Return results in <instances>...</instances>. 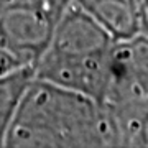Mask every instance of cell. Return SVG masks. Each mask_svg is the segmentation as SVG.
Returning <instances> with one entry per match:
<instances>
[{
	"label": "cell",
	"instance_id": "7",
	"mask_svg": "<svg viewBox=\"0 0 148 148\" xmlns=\"http://www.w3.org/2000/svg\"><path fill=\"white\" fill-rule=\"evenodd\" d=\"M120 45L133 89L148 101V38L137 35L132 40L120 41Z\"/></svg>",
	"mask_w": 148,
	"mask_h": 148
},
{
	"label": "cell",
	"instance_id": "5",
	"mask_svg": "<svg viewBox=\"0 0 148 148\" xmlns=\"http://www.w3.org/2000/svg\"><path fill=\"white\" fill-rule=\"evenodd\" d=\"M115 41H127L140 33V0H74Z\"/></svg>",
	"mask_w": 148,
	"mask_h": 148
},
{
	"label": "cell",
	"instance_id": "10",
	"mask_svg": "<svg viewBox=\"0 0 148 148\" xmlns=\"http://www.w3.org/2000/svg\"><path fill=\"white\" fill-rule=\"evenodd\" d=\"M8 2H12V0H0V8H2L3 5H7Z\"/></svg>",
	"mask_w": 148,
	"mask_h": 148
},
{
	"label": "cell",
	"instance_id": "4",
	"mask_svg": "<svg viewBox=\"0 0 148 148\" xmlns=\"http://www.w3.org/2000/svg\"><path fill=\"white\" fill-rule=\"evenodd\" d=\"M112 43L115 40L92 16L73 3L56 23L46 49L63 54H86L102 51Z\"/></svg>",
	"mask_w": 148,
	"mask_h": 148
},
{
	"label": "cell",
	"instance_id": "8",
	"mask_svg": "<svg viewBox=\"0 0 148 148\" xmlns=\"http://www.w3.org/2000/svg\"><path fill=\"white\" fill-rule=\"evenodd\" d=\"M21 66H25V64H21L20 61H16L10 53H7L5 49L0 48V76L10 73L13 69L21 68ZM28 66H32V64H28Z\"/></svg>",
	"mask_w": 148,
	"mask_h": 148
},
{
	"label": "cell",
	"instance_id": "2",
	"mask_svg": "<svg viewBox=\"0 0 148 148\" xmlns=\"http://www.w3.org/2000/svg\"><path fill=\"white\" fill-rule=\"evenodd\" d=\"M114 45L86 54H63L46 49L33 64L35 77L104 102L115 79Z\"/></svg>",
	"mask_w": 148,
	"mask_h": 148
},
{
	"label": "cell",
	"instance_id": "3",
	"mask_svg": "<svg viewBox=\"0 0 148 148\" xmlns=\"http://www.w3.org/2000/svg\"><path fill=\"white\" fill-rule=\"evenodd\" d=\"M58 21L40 0H12L0 8V48L33 66L46 51Z\"/></svg>",
	"mask_w": 148,
	"mask_h": 148
},
{
	"label": "cell",
	"instance_id": "9",
	"mask_svg": "<svg viewBox=\"0 0 148 148\" xmlns=\"http://www.w3.org/2000/svg\"><path fill=\"white\" fill-rule=\"evenodd\" d=\"M148 38V0H140V33Z\"/></svg>",
	"mask_w": 148,
	"mask_h": 148
},
{
	"label": "cell",
	"instance_id": "6",
	"mask_svg": "<svg viewBox=\"0 0 148 148\" xmlns=\"http://www.w3.org/2000/svg\"><path fill=\"white\" fill-rule=\"evenodd\" d=\"M33 76V66H21L0 76V147H3V138L8 125Z\"/></svg>",
	"mask_w": 148,
	"mask_h": 148
},
{
	"label": "cell",
	"instance_id": "1",
	"mask_svg": "<svg viewBox=\"0 0 148 148\" xmlns=\"http://www.w3.org/2000/svg\"><path fill=\"white\" fill-rule=\"evenodd\" d=\"M7 148L120 147L109 106L33 76L3 138Z\"/></svg>",
	"mask_w": 148,
	"mask_h": 148
}]
</instances>
